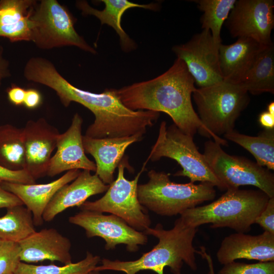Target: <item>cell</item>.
Here are the masks:
<instances>
[{"label":"cell","instance_id":"cell-4","mask_svg":"<svg viewBox=\"0 0 274 274\" xmlns=\"http://www.w3.org/2000/svg\"><path fill=\"white\" fill-rule=\"evenodd\" d=\"M269 197L260 190L227 189L215 201L189 209L180 215L188 226L197 228L211 224L212 228L228 227L237 232L249 231Z\"/></svg>","mask_w":274,"mask_h":274},{"label":"cell","instance_id":"cell-15","mask_svg":"<svg viewBox=\"0 0 274 274\" xmlns=\"http://www.w3.org/2000/svg\"><path fill=\"white\" fill-rule=\"evenodd\" d=\"M83 119L76 113L68 128L58 136L56 151L52 156L47 175L53 177L62 172L82 169L95 172V163L86 155L83 145Z\"/></svg>","mask_w":274,"mask_h":274},{"label":"cell","instance_id":"cell-18","mask_svg":"<svg viewBox=\"0 0 274 274\" xmlns=\"http://www.w3.org/2000/svg\"><path fill=\"white\" fill-rule=\"evenodd\" d=\"M217 258L223 265L239 259L274 261V234L265 231L257 235L232 233L222 241Z\"/></svg>","mask_w":274,"mask_h":274},{"label":"cell","instance_id":"cell-24","mask_svg":"<svg viewBox=\"0 0 274 274\" xmlns=\"http://www.w3.org/2000/svg\"><path fill=\"white\" fill-rule=\"evenodd\" d=\"M248 93L274 92V46H264L239 84Z\"/></svg>","mask_w":274,"mask_h":274},{"label":"cell","instance_id":"cell-33","mask_svg":"<svg viewBox=\"0 0 274 274\" xmlns=\"http://www.w3.org/2000/svg\"><path fill=\"white\" fill-rule=\"evenodd\" d=\"M265 231L274 234V197L269 198L267 204L255 220Z\"/></svg>","mask_w":274,"mask_h":274},{"label":"cell","instance_id":"cell-20","mask_svg":"<svg viewBox=\"0 0 274 274\" xmlns=\"http://www.w3.org/2000/svg\"><path fill=\"white\" fill-rule=\"evenodd\" d=\"M80 172L78 169L67 171L59 178L46 184H22L2 182L0 186L22 201L31 212L35 226H40L44 222V212L54 195L62 187L74 181Z\"/></svg>","mask_w":274,"mask_h":274},{"label":"cell","instance_id":"cell-13","mask_svg":"<svg viewBox=\"0 0 274 274\" xmlns=\"http://www.w3.org/2000/svg\"><path fill=\"white\" fill-rule=\"evenodd\" d=\"M272 0H238L226 20L233 37L249 38L264 45L273 44L274 27Z\"/></svg>","mask_w":274,"mask_h":274},{"label":"cell","instance_id":"cell-28","mask_svg":"<svg viewBox=\"0 0 274 274\" xmlns=\"http://www.w3.org/2000/svg\"><path fill=\"white\" fill-rule=\"evenodd\" d=\"M236 0H197L199 10L203 12L200 20L203 29L210 31L214 42L221 44L222 26L227 19Z\"/></svg>","mask_w":274,"mask_h":274},{"label":"cell","instance_id":"cell-10","mask_svg":"<svg viewBox=\"0 0 274 274\" xmlns=\"http://www.w3.org/2000/svg\"><path fill=\"white\" fill-rule=\"evenodd\" d=\"M203 155L226 190L251 185L269 198L274 197V175L268 169L246 158L227 154L220 144L213 141L204 143Z\"/></svg>","mask_w":274,"mask_h":274},{"label":"cell","instance_id":"cell-31","mask_svg":"<svg viewBox=\"0 0 274 274\" xmlns=\"http://www.w3.org/2000/svg\"><path fill=\"white\" fill-rule=\"evenodd\" d=\"M18 243L2 241L0 244V274H14L21 262Z\"/></svg>","mask_w":274,"mask_h":274},{"label":"cell","instance_id":"cell-26","mask_svg":"<svg viewBox=\"0 0 274 274\" xmlns=\"http://www.w3.org/2000/svg\"><path fill=\"white\" fill-rule=\"evenodd\" d=\"M23 128L9 124L0 126V165L12 170L24 169Z\"/></svg>","mask_w":274,"mask_h":274},{"label":"cell","instance_id":"cell-2","mask_svg":"<svg viewBox=\"0 0 274 274\" xmlns=\"http://www.w3.org/2000/svg\"><path fill=\"white\" fill-rule=\"evenodd\" d=\"M185 63L177 58L165 73L153 79L117 89L122 104L133 111H151L168 115L181 131L193 138L198 131L220 145L227 142L211 132L195 112L191 95L196 90Z\"/></svg>","mask_w":274,"mask_h":274},{"label":"cell","instance_id":"cell-30","mask_svg":"<svg viewBox=\"0 0 274 274\" xmlns=\"http://www.w3.org/2000/svg\"><path fill=\"white\" fill-rule=\"evenodd\" d=\"M218 274H274V261L253 264L233 261L224 265Z\"/></svg>","mask_w":274,"mask_h":274},{"label":"cell","instance_id":"cell-23","mask_svg":"<svg viewBox=\"0 0 274 274\" xmlns=\"http://www.w3.org/2000/svg\"><path fill=\"white\" fill-rule=\"evenodd\" d=\"M105 8L99 10L91 7L86 1H77V8L83 15H93L97 18L101 24H106L113 27L118 35L122 49L129 52L136 48V43L127 35L121 26V18L127 10L132 8H140L152 11H158V3L139 4L127 0H101Z\"/></svg>","mask_w":274,"mask_h":274},{"label":"cell","instance_id":"cell-5","mask_svg":"<svg viewBox=\"0 0 274 274\" xmlns=\"http://www.w3.org/2000/svg\"><path fill=\"white\" fill-rule=\"evenodd\" d=\"M169 175L151 169L148 182L138 184L139 200L147 210L161 216H176L216 197L215 186L211 183H177Z\"/></svg>","mask_w":274,"mask_h":274},{"label":"cell","instance_id":"cell-42","mask_svg":"<svg viewBox=\"0 0 274 274\" xmlns=\"http://www.w3.org/2000/svg\"><path fill=\"white\" fill-rule=\"evenodd\" d=\"M2 242V241L0 239V244H1Z\"/></svg>","mask_w":274,"mask_h":274},{"label":"cell","instance_id":"cell-1","mask_svg":"<svg viewBox=\"0 0 274 274\" xmlns=\"http://www.w3.org/2000/svg\"><path fill=\"white\" fill-rule=\"evenodd\" d=\"M25 79L53 89L62 105L67 107L72 102L89 110L95 119L87 128L84 135L92 138L129 136L145 134L152 126L160 113L151 111H133L121 101L117 89H106L97 93L80 89L70 83L48 59L30 58L23 71Z\"/></svg>","mask_w":274,"mask_h":274},{"label":"cell","instance_id":"cell-34","mask_svg":"<svg viewBox=\"0 0 274 274\" xmlns=\"http://www.w3.org/2000/svg\"><path fill=\"white\" fill-rule=\"evenodd\" d=\"M19 205H24L22 201L15 195L0 186V209H7Z\"/></svg>","mask_w":274,"mask_h":274},{"label":"cell","instance_id":"cell-37","mask_svg":"<svg viewBox=\"0 0 274 274\" xmlns=\"http://www.w3.org/2000/svg\"><path fill=\"white\" fill-rule=\"evenodd\" d=\"M4 49L0 46V81L11 76L9 62L4 56Z\"/></svg>","mask_w":274,"mask_h":274},{"label":"cell","instance_id":"cell-8","mask_svg":"<svg viewBox=\"0 0 274 274\" xmlns=\"http://www.w3.org/2000/svg\"><path fill=\"white\" fill-rule=\"evenodd\" d=\"M145 162L141 170L132 180L124 176V169H132L124 156L118 166L116 180L109 185L105 195L93 201H86L79 208L81 211H90L101 213H109L123 220L135 230L144 232L150 227L151 221L147 210L140 202L137 192L140 176L146 169Z\"/></svg>","mask_w":274,"mask_h":274},{"label":"cell","instance_id":"cell-17","mask_svg":"<svg viewBox=\"0 0 274 274\" xmlns=\"http://www.w3.org/2000/svg\"><path fill=\"white\" fill-rule=\"evenodd\" d=\"M18 244L21 261L30 263L50 260L64 264L72 262L70 240L55 228L36 231Z\"/></svg>","mask_w":274,"mask_h":274},{"label":"cell","instance_id":"cell-11","mask_svg":"<svg viewBox=\"0 0 274 274\" xmlns=\"http://www.w3.org/2000/svg\"><path fill=\"white\" fill-rule=\"evenodd\" d=\"M70 223L83 228L87 237L98 236L106 242L105 248L114 249L120 244L126 245L128 251L136 252L139 246L146 244L148 237L143 232L138 231L128 225L123 220L114 215L81 211L71 216Z\"/></svg>","mask_w":274,"mask_h":274},{"label":"cell","instance_id":"cell-16","mask_svg":"<svg viewBox=\"0 0 274 274\" xmlns=\"http://www.w3.org/2000/svg\"><path fill=\"white\" fill-rule=\"evenodd\" d=\"M144 134L129 136L92 138L83 135L85 153L92 156L95 161V175L107 185L114 181L115 170L124 156L127 148L131 144L141 141Z\"/></svg>","mask_w":274,"mask_h":274},{"label":"cell","instance_id":"cell-36","mask_svg":"<svg viewBox=\"0 0 274 274\" xmlns=\"http://www.w3.org/2000/svg\"><path fill=\"white\" fill-rule=\"evenodd\" d=\"M42 96L35 89L26 90L23 105L28 109H33L38 107L42 102Z\"/></svg>","mask_w":274,"mask_h":274},{"label":"cell","instance_id":"cell-19","mask_svg":"<svg viewBox=\"0 0 274 274\" xmlns=\"http://www.w3.org/2000/svg\"><path fill=\"white\" fill-rule=\"evenodd\" d=\"M109 187V185L104 183L96 175L83 170L71 184L62 187L54 195L44 212L43 220L51 221L66 209L79 207L89 197L106 192Z\"/></svg>","mask_w":274,"mask_h":274},{"label":"cell","instance_id":"cell-27","mask_svg":"<svg viewBox=\"0 0 274 274\" xmlns=\"http://www.w3.org/2000/svg\"><path fill=\"white\" fill-rule=\"evenodd\" d=\"M0 217V239L19 243L36 231L31 212L24 205L7 208Z\"/></svg>","mask_w":274,"mask_h":274},{"label":"cell","instance_id":"cell-21","mask_svg":"<svg viewBox=\"0 0 274 274\" xmlns=\"http://www.w3.org/2000/svg\"><path fill=\"white\" fill-rule=\"evenodd\" d=\"M264 46L249 38H238L230 45L221 43L219 61L223 81L239 84Z\"/></svg>","mask_w":274,"mask_h":274},{"label":"cell","instance_id":"cell-22","mask_svg":"<svg viewBox=\"0 0 274 274\" xmlns=\"http://www.w3.org/2000/svg\"><path fill=\"white\" fill-rule=\"evenodd\" d=\"M35 0L0 1V37L11 42L31 41Z\"/></svg>","mask_w":274,"mask_h":274},{"label":"cell","instance_id":"cell-32","mask_svg":"<svg viewBox=\"0 0 274 274\" xmlns=\"http://www.w3.org/2000/svg\"><path fill=\"white\" fill-rule=\"evenodd\" d=\"M32 184L36 183V180L25 169L12 170L0 165V182Z\"/></svg>","mask_w":274,"mask_h":274},{"label":"cell","instance_id":"cell-25","mask_svg":"<svg viewBox=\"0 0 274 274\" xmlns=\"http://www.w3.org/2000/svg\"><path fill=\"white\" fill-rule=\"evenodd\" d=\"M252 154L259 165L274 169V128L265 129L256 136L242 134L233 130L224 135Z\"/></svg>","mask_w":274,"mask_h":274},{"label":"cell","instance_id":"cell-7","mask_svg":"<svg viewBox=\"0 0 274 274\" xmlns=\"http://www.w3.org/2000/svg\"><path fill=\"white\" fill-rule=\"evenodd\" d=\"M162 157L174 159L181 166L182 169L174 176L187 177L191 183H209L221 190H226L211 169L203 155L198 151L193 137L174 124L167 127L164 121L160 123L157 140L146 162L157 161Z\"/></svg>","mask_w":274,"mask_h":274},{"label":"cell","instance_id":"cell-40","mask_svg":"<svg viewBox=\"0 0 274 274\" xmlns=\"http://www.w3.org/2000/svg\"><path fill=\"white\" fill-rule=\"evenodd\" d=\"M269 113L274 116V102H271L267 106V111Z\"/></svg>","mask_w":274,"mask_h":274},{"label":"cell","instance_id":"cell-29","mask_svg":"<svg viewBox=\"0 0 274 274\" xmlns=\"http://www.w3.org/2000/svg\"><path fill=\"white\" fill-rule=\"evenodd\" d=\"M100 261L98 256L87 251L83 260L63 266L35 265L21 261L14 274H89Z\"/></svg>","mask_w":274,"mask_h":274},{"label":"cell","instance_id":"cell-43","mask_svg":"<svg viewBox=\"0 0 274 274\" xmlns=\"http://www.w3.org/2000/svg\"><path fill=\"white\" fill-rule=\"evenodd\" d=\"M1 81H0V86H1Z\"/></svg>","mask_w":274,"mask_h":274},{"label":"cell","instance_id":"cell-14","mask_svg":"<svg viewBox=\"0 0 274 274\" xmlns=\"http://www.w3.org/2000/svg\"><path fill=\"white\" fill-rule=\"evenodd\" d=\"M23 130L24 169L36 180L47 175L51 154L56 148L60 133L44 118L28 120Z\"/></svg>","mask_w":274,"mask_h":274},{"label":"cell","instance_id":"cell-9","mask_svg":"<svg viewBox=\"0 0 274 274\" xmlns=\"http://www.w3.org/2000/svg\"><path fill=\"white\" fill-rule=\"evenodd\" d=\"M31 19L32 41L42 49L75 46L96 54V50L80 36L74 27L76 19L67 8L56 0H41L35 5Z\"/></svg>","mask_w":274,"mask_h":274},{"label":"cell","instance_id":"cell-12","mask_svg":"<svg viewBox=\"0 0 274 274\" xmlns=\"http://www.w3.org/2000/svg\"><path fill=\"white\" fill-rule=\"evenodd\" d=\"M220 45L214 42L209 30L203 29L187 43L174 46L172 50L184 62L200 88L223 81L219 61Z\"/></svg>","mask_w":274,"mask_h":274},{"label":"cell","instance_id":"cell-41","mask_svg":"<svg viewBox=\"0 0 274 274\" xmlns=\"http://www.w3.org/2000/svg\"><path fill=\"white\" fill-rule=\"evenodd\" d=\"M89 274H101V273L98 271L93 270V271H91Z\"/></svg>","mask_w":274,"mask_h":274},{"label":"cell","instance_id":"cell-38","mask_svg":"<svg viewBox=\"0 0 274 274\" xmlns=\"http://www.w3.org/2000/svg\"><path fill=\"white\" fill-rule=\"evenodd\" d=\"M259 121L265 129L274 128V116L271 115L267 111L263 112L260 114Z\"/></svg>","mask_w":274,"mask_h":274},{"label":"cell","instance_id":"cell-39","mask_svg":"<svg viewBox=\"0 0 274 274\" xmlns=\"http://www.w3.org/2000/svg\"><path fill=\"white\" fill-rule=\"evenodd\" d=\"M200 249L201 250L198 251V254H199L203 258L207 260L209 267V272L208 274H215L211 257L206 253L204 247H201Z\"/></svg>","mask_w":274,"mask_h":274},{"label":"cell","instance_id":"cell-3","mask_svg":"<svg viewBox=\"0 0 274 274\" xmlns=\"http://www.w3.org/2000/svg\"><path fill=\"white\" fill-rule=\"evenodd\" d=\"M197 231L186 225L179 217L173 228L165 230L158 223L154 228H148L143 232L158 239V244L151 250L144 253L139 259L133 261L111 260L104 258L101 265L94 270H111L136 274L141 270H150L157 274H163L164 267L168 266L174 274H181L183 263L191 269L196 270L195 253H198L193 246V241Z\"/></svg>","mask_w":274,"mask_h":274},{"label":"cell","instance_id":"cell-35","mask_svg":"<svg viewBox=\"0 0 274 274\" xmlns=\"http://www.w3.org/2000/svg\"><path fill=\"white\" fill-rule=\"evenodd\" d=\"M25 91L24 89L12 84L7 89L8 98L10 102L15 105L20 106L23 104Z\"/></svg>","mask_w":274,"mask_h":274},{"label":"cell","instance_id":"cell-6","mask_svg":"<svg viewBox=\"0 0 274 274\" xmlns=\"http://www.w3.org/2000/svg\"><path fill=\"white\" fill-rule=\"evenodd\" d=\"M192 95L201 123L219 136L234 130L250 101L248 92L241 85L224 81L196 88Z\"/></svg>","mask_w":274,"mask_h":274}]
</instances>
